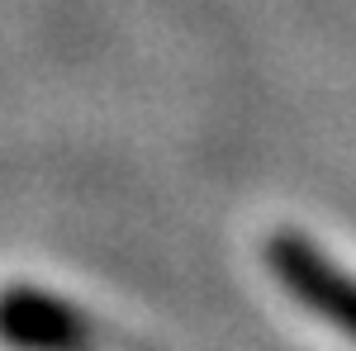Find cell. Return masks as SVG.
Returning <instances> with one entry per match:
<instances>
[{"instance_id":"obj_1","label":"cell","mask_w":356,"mask_h":351,"mask_svg":"<svg viewBox=\"0 0 356 351\" xmlns=\"http://www.w3.org/2000/svg\"><path fill=\"white\" fill-rule=\"evenodd\" d=\"M266 266L275 270V280L300 299L309 313H318L337 332L356 337V275L332 266L309 238H300V233H271Z\"/></svg>"},{"instance_id":"obj_2","label":"cell","mask_w":356,"mask_h":351,"mask_svg":"<svg viewBox=\"0 0 356 351\" xmlns=\"http://www.w3.org/2000/svg\"><path fill=\"white\" fill-rule=\"evenodd\" d=\"M0 337L19 351H86L90 323L43 290H10L0 299Z\"/></svg>"}]
</instances>
